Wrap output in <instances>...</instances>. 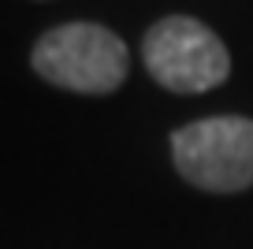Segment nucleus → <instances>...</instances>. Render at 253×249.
Wrapping results in <instances>:
<instances>
[{
  "label": "nucleus",
  "mask_w": 253,
  "mask_h": 249,
  "mask_svg": "<svg viewBox=\"0 0 253 249\" xmlns=\"http://www.w3.org/2000/svg\"><path fill=\"white\" fill-rule=\"evenodd\" d=\"M145 71L171 93H209L231 75V56L223 41L201 19L168 15L145 30L142 41Z\"/></svg>",
  "instance_id": "obj_3"
},
{
  "label": "nucleus",
  "mask_w": 253,
  "mask_h": 249,
  "mask_svg": "<svg viewBox=\"0 0 253 249\" xmlns=\"http://www.w3.org/2000/svg\"><path fill=\"white\" fill-rule=\"evenodd\" d=\"M30 67L56 89L104 97L123 86L130 71V52L123 38L101 23H63L34 41Z\"/></svg>",
  "instance_id": "obj_1"
},
{
  "label": "nucleus",
  "mask_w": 253,
  "mask_h": 249,
  "mask_svg": "<svg viewBox=\"0 0 253 249\" xmlns=\"http://www.w3.org/2000/svg\"><path fill=\"white\" fill-rule=\"evenodd\" d=\"M175 171L209 194H238L253 186V119L212 116L171 134Z\"/></svg>",
  "instance_id": "obj_2"
}]
</instances>
